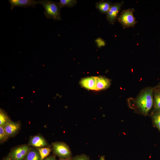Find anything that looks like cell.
<instances>
[{
  "label": "cell",
  "mask_w": 160,
  "mask_h": 160,
  "mask_svg": "<svg viewBox=\"0 0 160 160\" xmlns=\"http://www.w3.org/2000/svg\"><path fill=\"white\" fill-rule=\"evenodd\" d=\"M37 148L39 151L41 160H43L49 156L52 151V149L50 147Z\"/></svg>",
  "instance_id": "16"
},
{
  "label": "cell",
  "mask_w": 160,
  "mask_h": 160,
  "mask_svg": "<svg viewBox=\"0 0 160 160\" xmlns=\"http://www.w3.org/2000/svg\"><path fill=\"white\" fill-rule=\"evenodd\" d=\"M72 160H90V159L88 156L83 154L72 158Z\"/></svg>",
  "instance_id": "20"
},
{
  "label": "cell",
  "mask_w": 160,
  "mask_h": 160,
  "mask_svg": "<svg viewBox=\"0 0 160 160\" xmlns=\"http://www.w3.org/2000/svg\"><path fill=\"white\" fill-rule=\"evenodd\" d=\"M4 127L9 137H13L20 131L21 124L20 122H14L11 120L4 126Z\"/></svg>",
  "instance_id": "8"
},
{
  "label": "cell",
  "mask_w": 160,
  "mask_h": 160,
  "mask_svg": "<svg viewBox=\"0 0 160 160\" xmlns=\"http://www.w3.org/2000/svg\"><path fill=\"white\" fill-rule=\"evenodd\" d=\"M134 8H129L122 11L117 18L118 21L124 29L133 27L137 23L134 16Z\"/></svg>",
  "instance_id": "3"
},
{
  "label": "cell",
  "mask_w": 160,
  "mask_h": 160,
  "mask_svg": "<svg viewBox=\"0 0 160 160\" xmlns=\"http://www.w3.org/2000/svg\"><path fill=\"white\" fill-rule=\"evenodd\" d=\"M98 47H101L104 46L105 45V41L100 38H98L95 40Z\"/></svg>",
  "instance_id": "21"
},
{
  "label": "cell",
  "mask_w": 160,
  "mask_h": 160,
  "mask_svg": "<svg viewBox=\"0 0 160 160\" xmlns=\"http://www.w3.org/2000/svg\"><path fill=\"white\" fill-rule=\"evenodd\" d=\"M77 3L76 0H60L59 2L61 8L67 7L70 8L74 6Z\"/></svg>",
  "instance_id": "17"
},
{
  "label": "cell",
  "mask_w": 160,
  "mask_h": 160,
  "mask_svg": "<svg viewBox=\"0 0 160 160\" xmlns=\"http://www.w3.org/2000/svg\"><path fill=\"white\" fill-rule=\"evenodd\" d=\"M9 138L7 135L4 126H0V143H2Z\"/></svg>",
  "instance_id": "19"
},
{
  "label": "cell",
  "mask_w": 160,
  "mask_h": 160,
  "mask_svg": "<svg viewBox=\"0 0 160 160\" xmlns=\"http://www.w3.org/2000/svg\"><path fill=\"white\" fill-rule=\"evenodd\" d=\"M96 90H104L109 87L111 84L110 79L103 76H96Z\"/></svg>",
  "instance_id": "12"
},
{
  "label": "cell",
  "mask_w": 160,
  "mask_h": 160,
  "mask_svg": "<svg viewBox=\"0 0 160 160\" xmlns=\"http://www.w3.org/2000/svg\"><path fill=\"white\" fill-rule=\"evenodd\" d=\"M11 10L15 7H20L26 8L31 7H34L37 4V1L33 0H9Z\"/></svg>",
  "instance_id": "9"
},
{
  "label": "cell",
  "mask_w": 160,
  "mask_h": 160,
  "mask_svg": "<svg viewBox=\"0 0 160 160\" xmlns=\"http://www.w3.org/2000/svg\"><path fill=\"white\" fill-rule=\"evenodd\" d=\"M153 88L147 87L140 92L134 100L136 111L141 114L148 115L153 106Z\"/></svg>",
  "instance_id": "1"
},
{
  "label": "cell",
  "mask_w": 160,
  "mask_h": 160,
  "mask_svg": "<svg viewBox=\"0 0 160 160\" xmlns=\"http://www.w3.org/2000/svg\"><path fill=\"white\" fill-rule=\"evenodd\" d=\"M153 124L160 132V112L151 116Z\"/></svg>",
  "instance_id": "18"
},
{
  "label": "cell",
  "mask_w": 160,
  "mask_h": 160,
  "mask_svg": "<svg viewBox=\"0 0 160 160\" xmlns=\"http://www.w3.org/2000/svg\"><path fill=\"white\" fill-rule=\"evenodd\" d=\"M43 160H56L55 156L54 155H49Z\"/></svg>",
  "instance_id": "22"
},
{
  "label": "cell",
  "mask_w": 160,
  "mask_h": 160,
  "mask_svg": "<svg viewBox=\"0 0 160 160\" xmlns=\"http://www.w3.org/2000/svg\"><path fill=\"white\" fill-rule=\"evenodd\" d=\"M96 76H91L83 79L80 82L82 87L87 89L95 90L96 87Z\"/></svg>",
  "instance_id": "11"
},
{
  "label": "cell",
  "mask_w": 160,
  "mask_h": 160,
  "mask_svg": "<svg viewBox=\"0 0 160 160\" xmlns=\"http://www.w3.org/2000/svg\"><path fill=\"white\" fill-rule=\"evenodd\" d=\"M24 160H41L37 149L35 148L32 147Z\"/></svg>",
  "instance_id": "14"
},
{
  "label": "cell",
  "mask_w": 160,
  "mask_h": 160,
  "mask_svg": "<svg viewBox=\"0 0 160 160\" xmlns=\"http://www.w3.org/2000/svg\"><path fill=\"white\" fill-rule=\"evenodd\" d=\"M156 87L160 88V82L159 84Z\"/></svg>",
  "instance_id": "26"
},
{
  "label": "cell",
  "mask_w": 160,
  "mask_h": 160,
  "mask_svg": "<svg viewBox=\"0 0 160 160\" xmlns=\"http://www.w3.org/2000/svg\"><path fill=\"white\" fill-rule=\"evenodd\" d=\"M31 148L28 144L22 145L12 149L9 154L15 160H24Z\"/></svg>",
  "instance_id": "5"
},
{
  "label": "cell",
  "mask_w": 160,
  "mask_h": 160,
  "mask_svg": "<svg viewBox=\"0 0 160 160\" xmlns=\"http://www.w3.org/2000/svg\"><path fill=\"white\" fill-rule=\"evenodd\" d=\"M52 149L53 153L60 159L71 158V152L68 146L65 143L56 142L52 143Z\"/></svg>",
  "instance_id": "4"
},
{
  "label": "cell",
  "mask_w": 160,
  "mask_h": 160,
  "mask_svg": "<svg viewBox=\"0 0 160 160\" xmlns=\"http://www.w3.org/2000/svg\"><path fill=\"white\" fill-rule=\"evenodd\" d=\"M11 120L6 112L2 109H0V126H4Z\"/></svg>",
  "instance_id": "15"
},
{
  "label": "cell",
  "mask_w": 160,
  "mask_h": 160,
  "mask_svg": "<svg viewBox=\"0 0 160 160\" xmlns=\"http://www.w3.org/2000/svg\"><path fill=\"white\" fill-rule=\"evenodd\" d=\"M28 145L36 148L50 147L46 139L40 134L30 136Z\"/></svg>",
  "instance_id": "7"
},
{
  "label": "cell",
  "mask_w": 160,
  "mask_h": 160,
  "mask_svg": "<svg viewBox=\"0 0 160 160\" xmlns=\"http://www.w3.org/2000/svg\"><path fill=\"white\" fill-rule=\"evenodd\" d=\"M112 4L109 1H102L96 3V7L101 13L106 14Z\"/></svg>",
  "instance_id": "13"
},
{
  "label": "cell",
  "mask_w": 160,
  "mask_h": 160,
  "mask_svg": "<svg viewBox=\"0 0 160 160\" xmlns=\"http://www.w3.org/2000/svg\"><path fill=\"white\" fill-rule=\"evenodd\" d=\"M37 4H41L44 8V14L48 18L61 20V8L59 3L49 0H39Z\"/></svg>",
  "instance_id": "2"
},
{
  "label": "cell",
  "mask_w": 160,
  "mask_h": 160,
  "mask_svg": "<svg viewBox=\"0 0 160 160\" xmlns=\"http://www.w3.org/2000/svg\"><path fill=\"white\" fill-rule=\"evenodd\" d=\"M59 160H72V158L65 159H60Z\"/></svg>",
  "instance_id": "24"
},
{
  "label": "cell",
  "mask_w": 160,
  "mask_h": 160,
  "mask_svg": "<svg viewBox=\"0 0 160 160\" xmlns=\"http://www.w3.org/2000/svg\"><path fill=\"white\" fill-rule=\"evenodd\" d=\"M153 104L151 116L160 112V88L155 87L153 90Z\"/></svg>",
  "instance_id": "10"
},
{
  "label": "cell",
  "mask_w": 160,
  "mask_h": 160,
  "mask_svg": "<svg viewBox=\"0 0 160 160\" xmlns=\"http://www.w3.org/2000/svg\"><path fill=\"white\" fill-rule=\"evenodd\" d=\"M124 3V1H122L120 2L112 3L106 14V19L110 24L113 25Z\"/></svg>",
  "instance_id": "6"
},
{
  "label": "cell",
  "mask_w": 160,
  "mask_h": 160,
  "mask_svg": "<svg viewBox=\"0 0 160 160\" xmlns=\"http://www.w3.org/2000/svg\"><path fill=\"white\" fill-rule=\"evenodd\" d=\"M2 160H15L9 154L5 157Z\"/></svg>",
  "instance_id": "23"
},
{
  "label": "cell",
  "mask_w": 160,
  "mask_h": 160,
  "mask_svg": "<svg viewBox=\"0 0 160 160\" xmlns=\"http://www.w3.org/2000/svg\"><path fill=\"white\" fill-rule=\"evenodd\" d=\"M99 160H105L104 156H102L100 157Z\"/></svg>",
  "instance_id": "25"
}]
</instances>
